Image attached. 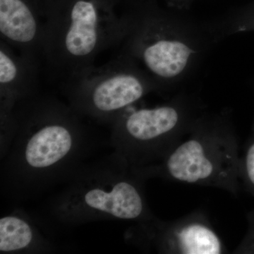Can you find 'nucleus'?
I'll use <instances>...</instances> for the list:
<instances>
[{
    "instance_id": "nucleus-1",
    "label": "nucleus",
    "mask_w": 254,
    "mask_h": 254,
    "mask_svg": "<svg viewBox=\"0 0 254 254\" xmlns=\"http://www.w3.org/2000/svg\"><path fill=\"white\" fill-rule=\"evenodd\" d=\"M14 129L3 158V191L21 201L64 182L91 149L84 117L52 95L38 93L14 110Z\"/></svg>"
},
{
    "instance_id": "nucleus-2",
    "label": "nucleus",
    "mask_w": 254,
    "mask_h": 254,
    "mask_svg": "<svg viewBox=\"0 0 254 254\" xmlns=\"http://www.w3.org/2000/svg\"><path fill=\"white\" fill-rule=\"evenodd\" d=\"M144 181L112 153L83 164L50 202V214L67 226L106 220L148 221L155 217L147 204Z\"/></svg>"
},
{
    "instance_id": "nucleus-3",
    "label": "nucleus",
    "mask_w": 254,
    "mask_h": 254,
    "mask_svg": "<svg viewBox=\"0 0 254 254\" xmlns=\"http://www.w3.org/2000/svg\"><path fill=\"white\" fill-rule=\"evenodd\" d=\"M44 58L62 82L95 65L97 56L123 39L128 24L115 0H56L44 14Z\"/></svg>"
},
{
    "instance_id": "nucleus-4",
    "label": "nucleus",
    "mask_w": 254,
    "mask_h": 254,
    "mask_svg": "<svg viewBox=\"0 0 254 254\" xmlns=\"http://www.w3.org/2000/svg\"><path fill=\"white\" fill-rule=\"evenodd\" d=\"M238 194L240 190L239 145L232 135L198 133L180 141L158 164L138 173Z\"/></svg>"
},
{
    "instance_id": "nucleus-5",
    "label": "nucleus",
    "mask_w": 254,
    "mask_h": 254,
    "mask_svg": "<svg viewBox=\"0 0 254 254\" xmlns=\"http://www.w3.org/2000/svg\"><path fill=\"white\" fill-rule=\"evenodd\" d=\"M68 104L85 118L111 125L143 98L146 83L121 60L93 66L62 82Z\"/></svg>"
},
{
    "instance_id": "nucleus-6",
    "label": "nucleus",
    "mask_w": 254,
    "mask_h": 254,
    "mask_svg": "<svg viewBox=\"0 0 254 254\" xmlns=\"http://www.w3.org/2000/svg\"><path fill=\"white\" fill-rule=\"evenodd\" d=\"M180 120L170 105L125 112L111 125L113 154L136 173L154 166L178 143L173 134Z\"/></svg>"
},
{
    "instance_id": "nucleus-7",
    "label": "nucleus",
    "mask_w": 254,
    "mask_h": 254,
    "mask_svg": "<svg viewBox=\"0 0 254 254\" xmlns=\"http://www.w3.org/2000/svg\"><path fill=\"white\" fill-rule=\"evenodd\" d=\"M134 229V240L153 247L159 253L220 254L226 252L208 219L199 213L173 222L153 218L139 222Z\"/></svg>"
},
{
    "instance_id": "nucleus-8",
    "label": "nucleus",
    "mask_w": 254,
    "mask_h": 254,
    "mask_svg": "<svg viewBox=\"0 0 254 254\" xmlns=\"http://www.w3.org/2000/svg\"><path fill=\"white\" fill-rule=\"evenodd\" d=\"M46 21L29 0H0V36L19 53L44 58Z\"/></svg>"
},
{
    "instance_id": "nucleus-9",
    "label": "nucleus",
    "mask_w": 254,
    "mask_h": 254,
    "mask_svg": "<svg viewBox=\"0 0 254 254\" xmlns=\"http://www.w3.org/2000/svg\"><path fill=\"white\" fill-rule=\"evenodd\" d=\"M40 64L0 39V117L11 115L19 102L38 93Z\"/></svg>"
},
{
    "instance_id": "nucleus-10",
    "label": "nucleus",
    "mask_w": 254,
    "mask_h": 254,
    "mask_svg": "<svg viewBox=\"0 0 254 254\" xmlns=\"http://www.w3.org/2000/svg\"><path fill=\"white\" fill-rule=\"evenodd\" d=\"M54 250L49 239L21 210L0 219V253L43 254Z\"/></svg>"
},
{
    "instance_id": "nucleus-11",
    "label": "nucleus",
    "mask_w": 254,
    "mask_h": 254,
    "mask_svg": "<svg viewBox=\"0 0 254 254\" xmlns=\"http://www.w3.org/2000/svg\"><path fill=\"white\" fill-rule=\"evenodd\" d=\"M136 41L142 42L141 44L135 43L137 54L150 72L160 78H171L180 74L191 53L190 48L181 42L145 37Z\"/></svg>"
},
{
    "instance_id": "nucleus-12",
    "label": "nucleus",
    "mask_w": 254,
    "mask_h": 254,
    "mask_svg": "<svg viewBox=\"0 0 254 254\" xmlns=\"http://www.w3.org/2000/svg\"><path fill=\"white\" fill-rule=\"evenodd\" d=\"M248 232L235 251L236 254H254V210L247 215Z\"/></svg>"
}]
</instances>
